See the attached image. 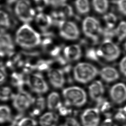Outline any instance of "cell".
Here are the masks:
<instances>
[{
  "label": "cell",
  "mask_w": 126,
  "mask_h": 126,
  "mask_svg": "<svg viewBox=\"0 0 126 126\" xmlns=\"http://www.w3.org/2000/svg\"><path fill=\"white\" fill-rule=\"evenodd\" d=\"M114 118L117 121L124 122L126 121V115L119 109L114 115Z\"/></svg>",
  "instance_id": "d590c367"
},
{
  "label": "cell",
  "mask_w": 126,
  "mask_h": 126,
  "mask_svg": "<svg viewBox=\"0 0 126 126\" xmlns=\"http://www.w3.org/2000/svg\"><path fill=\"white\" fill-rule=\"evenodd\" d=\"M35 20L38 27L43 30H45L49 28L53 22V19L51 16L42 13L38 14L35 17Z\"/></svg>",
  "instance_id": "e0dca14e"
},
{
  "label": "cell",
  "mask_w": 126,
  "mask_h": 126,
  "mask_svg": "<svg viewBox=\"0 0 126 126\" xmlns=\"http://www.w3.org/2000/svg\"><path fill=\"white\" fill-rule=\"evenodd\" d=\"M98 56L108 61H113L119 57L121 51L119 47L111 40L103 41L97 51Z\"/></svg>",
  "instance_id": "5b68a950"
},
{
  "label": "cell",
  "mask_w": 126,
  "mask_h": 126,
  "mask_svg": "<svg viewBox=\"0 0 126 126\" xmlns=\"http://www.w3.org/2000/svg\"><path fill=\"white\" fill-rule=\"evenodd\" d=\"M101 126H118L113 122L111 118H106L102 122Z\"/></svg>",
  "instance_id": "ab89813d"
},
{
  "label": "cell",
  "mask_w": 126,
  "mask_h": 126,
  "mask_svg": "<svg viewBox=\"0 0 126 126\" xmlns=\"http://www.w3.org/2000/svg\"><path fill=\"white\" fill-rule=\"evenodd\" d=\"M12 99L14 107L20 112H23L31 107L35 99L30 94L23 90L14 95Z\"/></svg>",
  "instance_id": "ba28073f"
},
{
  "label": "cell",
  "mask_w": 126,
  "mask_h": 126,
  "mask_svg": "<svg viewBox=\"0 0 126 126\" xmlns=\"http://www.w3.org/2000/svg\"><path fill=\"white\" fill-rule=\"evenodd\" d=\"M119 109L121 111H122L126 115V105L124 107H123V108H120Z\"/></svg>",
  "instance_id": "60d3db41"
},
{
  "label": "cell",
  "mask_w": 126,
  "mask_h": 126,
  "mask_svg": "<svg viewBox=\"0 0 126 126\" xmlns=\"http://www.w3.org/2000/svg\"><path fill=\"white\" fill-rule=\"evenodd\" d=\"M75 6L78 12L81 15L88 14L90 10L89 0H76Z\"/></svg>",
  "instance_id": "603a6c76"
},
{
  "label": "cell",
  "mask_w": 126,
  "mask_h": 126,
  "mask_svg": "<svg viewBox=\"0 0 126 126\" xmlns=\"http://www.w3.org/2000/svg\"><path fill=\"white\" fill-rule=\"evenodd\" d=\"M64 126H81L78 121L75 118L69 117L65 120Z\"/></svg>",
  "instance_id": "e575fe53"
},
{
  "label": "cell",
  "mask_w": 126,
  "mask_h": 126,
  "mask_svg": "<svg viewBox=\"0 0 126 126\" xmlns=\"http://www.w3.org/2000/svg\"><path fill=\"white\" fill-rule=\"evenodd\" d=\"M103 19L106 22L107 28L113 29L116 24L117 18L114 14L109 13L104 15Z\"/></svg>",
  "instance_id": "4316f807"
},
{
  "label": "cell",
  "mask_w": 126,
  "mask_h": 126,
  "mask_svg": "<svg viewBox=\"0 0 126 126\" xmlns=\"http://www.w3.org/2000/svg\"><path fill=\"white\" fill-rule=\"evenodd\" d=\"M16 0H7V3L10 4H11L12 3H14Z\"/></svg>",
  "instance_id": "b9f144b4"
},
{
  "label": "cell",
  "mask_w": 126,
  "mask_h": 126,
  "mask_svg": "<svg viewBox=\"0 0 126 126\" xmlns=\"http://www.w3.org/2000/svg\"><path fill=\"white\" fill-rule=\"evenodd\" d=\"M60 126H64V125H60Z\"/></svg>",
  "instance_id": "f6af8a7d"
},
{
  "label": "cell",
  "mask_w": 126,
  "mask_h": 126,
  "mask_svg": "<svg viewBox=\"0 0 126 126\" xmlns=\"http://www.w3.org/2000/svg\"><path fill=\"white\" fill-rule=\"evenodd\" d=\"M123 126H126V123H125V124L124 125H123Z\"/></svg>",
  "instance_id": "ee69618b"
},
{
  "label": "cell",
  "mask_w": 126,
  "mask_h": 126,
  "mask_svg": "<svg viewBox=\"0 0 126 126\" xmlns=\"http://www.w3.org/2000/svg\"><path fill=\"white\" fill-rule=\"evenodd\" d=\"M64 55L65 58L69 61H76L82 56V50L79 45L72 44L65 48Z\"/></svg>",
  "instance_id": "9a60e30c"
},
{
  "label": "cell",
  "mask_w": 126,
  "mask_h": 126,
  "mask_svg": "<svg viewBox=\"0 0 126 126\" xmlns=\"http://www.w3.org/2000/svg\"><path fill=\"white\" fill-rule=\"evenodd\" d=\"M59 30L60 36L65 39L74 41L80 36L79 27L75 22L70 21H60L59 22Z\"/></svg>",
  "instance_id": "52a82bcc"
},
{
  "label": "cell",
  "mask_w": 126,
  "mask_h": 126,
  "mask_svg": "<svg viewBox=\"0 0 126 126\" xmlns=\"http://www.w3.org/2000/svg\"><path fill=\"white\" fill-rule=\"evenodd\" d=\"M7 72L3 67L0 66V86L4 84L7 79Z\"/></svg>",
  "instance_id": "8d00e7d4"
},
{
  "label": "cell",
  "mask_w": 126,
  "mask_h": 126,
  "mask_svg": "<svg viewBox=\"0 0 126 126\" xmlns=\"http://www.w3.org/2000/svg\"><path fill=\"white\" fill-rule=\"evenodd\" d=\"M116 36L120 41L126 38V22L122 21L115 29Z\"/></svg>",
  "instance_id": "484cf974"
},
{
  "label": "cell",
  "mask_w": 126,
  "mask_h": 126,
  "mask_svg": "<svg viewBox=\"0 0 126 126\" xmlns=\"http://www.w3.org/2000/svg\"><path fill=\"white\" fill-rule=\"evenodd\" d=\"M115 4L121 14L126 16V0H116Z\"/></svg>",
  "instance_id": "4dcf8cb0"
},
{
  "label": "cell",
  "mask_w": 126,
  "mask_h": 126,
  "mask_svg": "<svg viewBox=\"0 0 126 126\" xmlns=\"http://www.w3.org/2000/svg\"><path fill=\"white\" fill-rule=\"evenodd\" d=\"M47 105L48 109L51 111L58 110L62 105L60 95L58 93L53 92L48 96Z\"/></svg>",
  "instance_id": "ac0fdd59"
},
{
  "label": "cell",
  "mask_w": 126,
  "mask_h": 126,
  "mask_svg": "<svg viewBox=\"0 0 126 126\" xmlns=\"http://www.w3.org/2000/svg\"><path fill=\"white\" fill-rule=\"evenodd\" d=\"M32 109L30 112V115L34 117L41 114L46 106V102L44 98L39 97L34 99V102L32 106Z\"/></svg>",
  "instance_id": "ffe728a7"
},
{
  "label": "cell",
  "mask_w": 126,
  "mask_h": 126,
  "mask_svg": "<svg viewBox=\"0 0 126 126\" xmlns=\"http://www.w3.org/2000/svg\"><path fill=\"white\" fill-rule=\"evenodd\" d=\"M83 126H98L100 122V111L97 108L86 109L80 117Z\"/></svg>",
  "instance_id": "30bf717a"
},
{
  "label": "cell",
  "mask_w": 126,
  "mask_h": 126,
  "mask_svg": "<svg viewBox=\"0 0 126 126\" xmlns=\"http://www.w3.org/2000/svg\"><path fill=\"white\" fill-rule=\"evenodd\" d=\"M97 108L99 111L102 112L107 118H111L112 115L111 112V105L108 101L102 98L97 102Z\"/></svg>",
  "instance_id": "44dd1931"
},
{
  "label": "cell",
  "mask_w": 126,
  "mask_h": 126,
  "mask_svg": "<svg viewBox=\"0 0 126 126\" xmlns=\"http://www.w3.org/2000/svg\"><path fill=\"white\" fill-rule=\"evenodd\" d=\"M49 3L54 7H60L65 3L66 0H48Z\"/></svg>",
  "instance_id": "74e56055"
},
{
  "label": "cell",
  "mask_w": 126,
  "mask_h": 126,
  "mask_svg": "<svg viewBox=\"0 0 126 126\" xmlns=\"http://www.w3.org/2000/svg\"><path fill=\"white\" fill-rule=\"evenodd\" d=\"M120 71L126 77V56L122 59L119 63Z\"/></svg>",
  "instance_id": "f35d334b"
},
{
  "label": "cell",
  "mask_w": 126,
  "mask_h": 126,
  "mask_svg": "<svg viewBox=\"0 0 126 126\" xmlns=\"http://www.w3.org/2000/svg\"><path fill=\"white\" fill-rule=\"evenodd\" d=\"M14 49V42L10 35L5 32H0V56H11Z\"/></svg>",
  "instance_id": "8fae6325"
},
{
  "label": "cell",
  "mask_w": 126,
  "mask_h": 126,
  "mask_svg": "<svg viewBox=\"0 0 126 126\" xmlns=\"http://www.w3.org/2000/svg\"><path fill=\"white\" fill-rule=\"evenodd\" d=\"M99 73L94 65L87 63H80L75 65L73 69L75 80L82 84H86L95 79Z\"/></svg>",
  "instance_id": "3957f363"
},
{
  "label": "cell",
  "mask_w": 126,
  "mask_h": 126,
  "mask_svg": "<svg viewBox=\"0 0 126 126\" xmlns=\"http://www.w3.org/2000/svg\"><path fill=\"white\" fill-rule=\"evenodd\" d=\"M70 106L67 105L65 104V106H63V105L58 109L59 111L60 114L62 116H68L71 114L72 113V110L70 108Z\"/></svg>",
  "instance_id": "1f68e13d"
},
{
  "label": "cell",
  "mask_w": 126,
  "mask_h": 126,
  "mask_svg": "<svg viewBox=\"0 0 126 126\" xmlns=\"http://www.w3.org/2000/svg\"><path fill=\"white\" fill-rule=\"evenodd\" d=\"M99 74L101 78L108 83L114 82L119 78L117 70L112 67H104L101 70Z\"/></svg>",
  "instance_id": "2e32d148"
},
{
  "label": "cell",
  "mask_w": 126,
  "mask_h": 126,
  "mask_svg": "<svg viewBox=\"0 0 126 126\" xmlns=\"http://www.w3.org/2000/svg\"><path fill=\"white\" fill-rule=\"evenodd\" d=\"M12 126V125H11V126Z\"/></svg>",
  "instance_id": "bcb514c9"
},
{
  "label": "cell",
  "mask_w": 126,
  "mask_h": 126,
  "mask_svg": "<svg viewBox=\"0 0 126 126\" xmlns=\"http://www.w3.org/2000/svg\"><path fill=\"white\" fill-rule=\"evenodd\" d=\"M13 95L12 90L9 87H3L0 88V101L8 100L11 98H13Z\"/></svg>",
  "instance_id": "83f0119b"
},
{
  "label": "cell",
  "mask_w": 126,
  "mask_h": 126,
  "mask_svg": "<svg viewBox=\"0 0 126 126\" xmlns=\"http://www.w3.org/2000/svg\"><path fill=\"white\" fill-rule=\"evenodd\" d=\"M89 94L91 99L97 102L103 98L104 86L99 80H95L90 84L88 88Z\"/></svg>",
  "instance_id": "5bb4252c"
},
{
  "label": "cell",
  "mask_w": 126,
  "mask_h": 126,
  "mask_svg": "<svg viewBox=\"0 0 126 126\" xmlns=\"http://www.w3.org/2000/svg\"><path fill=\"white\" fill-rule=\"evenodd\" d=\"M15 40L19 46L29 49L39 45L41 42V37L28 24H25L18 29Z\"/></svg>",
  "instance_id": "6da1fadb"
},
{
  "label": "cell",
  "mask_w": 126,
  "mask_h": 126,
  "mask_svg": "<svg viewBox=\"0 0 126 126\" xmlns=\"http://www.w3.org/2000/svg\"><path fill=\"white\" fill-rule=\"evenodd\" d=\"M63 95L65 104L70 106L80 107L87 102L86 93L80 87L72 86L66 88L63 90Z\"/></svg>",
  "instance_id": "7a4b0ae2"
},
{
  "label": "cell",
  "mask_w": 126,
  "mask_h": 126,
  "mask_svg": "<svg viewBox=\"0 0 126 126\" xmlns=\"http://www.w3.org/2000/svg\"><path fill=\"white\" fill-rule=\"evenodd\" d=\"M110 96L111 100L116 104L123 103L126 101V86L122 83L114 85L111 88Z\"/></svg>",
  "instance_id": "7c38bea8"
},
{
  "label": "cell",
  "mask_w": 126,
  "mask_h": 126,
  "mask_svg": "<svg viewBox=\"0 0 126 126\" xmlns=\"http://www.w3.org/2000/svg\"><path fill=\"white\" fill-rule=\"evenodd\" d=\"M59 116L52 112H47L41 117L39 124L41 126H56Z\"/></svg>",
  "instance_id": "d6986e66"
},
{
  "label": "cell",
  "mask_w": 126,
  "mask_h": 126,
  "mask_svg": "<svg viewBox=\"0 0 126 126\" xmlns=\"http://www.w3.org/2000/svg\"><path fill=\"white\" fill-rule=\"evenodd\" d=\"M22 78L18 74L14 73L12 75V84L15 86L19 87L22 84Z\"/></svg>",
  "instance_id": "836d02e7"
},
{
  "label": "cell",
  "mask_w": 126,
  "mask_h": 126,
  "mask_svg": "<svg viewBox=\"0 0 126 126\" xmlns=\"http://www.w3.org/2000/svg\"><path fill=\"white\" fill-rule=\"evenodd\" d=\"M92 4L94 10L98 14H105L109 8L108 0H93Z\"/></svg>",
  "instance_id": "7402d4cb"
},
{
  "label": "cell",
  "mask_w": 126,
  "mask_h": 126,
  "mask_svg": "<svg viewBox=\"0 0 126 126\" xmlns=\"http://www.w3.org/2000/svg\"><path fill=\"white\" fill-rule=\"evenodd\" d=\"M124 47H125V50H126V42L125 43V45H124Z\"/></svg>",
  "instance_id": "7bdbcfd3"
},
{
  "label": "cell",
  "mask_w": 126,
  "mask_h": 126,
  "mask_svg": "<svg viewBox=\"0 0 126 126\" xmlns=\"http://www.w3.org/2000/svg\"><path fill=\"white\" fill-rule=\"evenodd\" d=\"M47 75L49 82L53 87L61 88L64 85L65 75L61 70L57 68L50 69L49 70Z\"/></svg>",
  "instance_id": "4fadbf2b"
},
{
  "label": "cell",
  "mask_w": 126,
  "mask_h": 126,
  "mask_svg": "<svg viewBox=\"0 0 126 126\" xmlns=\"http://www.w3.org/2000/svg\"><path fill=\"white\" fill-rule=\"evenodd\" d=\"M60 10H58L62 14L65 19L71 17L73 15V11L72 7L65 3L60 7Z\"/></svg>",
  "instance_id": "f1b7e54d"
},
{
  "label": "cell",
  "mask_w": 126,
  "mask_h": 126,
  "mask_svg": "<svg viewBox=\"0 0 126 126\" xmlns=\"http://www.w3.org/2000/svg\"><path fill=\"white\" fill-rule=\"evenodd\" d=\"M38 123L34 118L23 117L19 121L17 126H37Z\"/></svg>",
  "instance_id": "f546056e"
},
{
  "label": "cell",
  "mask_w": 126,
  "mask_h": 126,
  "mask_svg": "<svg viewBox=\"0 0 126 126\" xmlns=\"http://www.w3.org/2000/svg\"><path fill=\"white\" fill-rule=\"evenodd\" d=\"M12 118L11 109L8 106H0V124L10 121Z\"/></svg>",
  "instance_id": "cb8c5ba5"
},
{
  "label": "cell",
  "mask_w": 126,
  "mask_h": 126,
  "mask_svg": "<svg viewBox=\"0 0 126 126\" xmlns=\"http://www.w3.org/2000/svg\"><path fill=\"white\" fill-rule=\"evenodd\" d=\"M11 22L8 14L3 11L0 10V31L5 32L10 29Z\"/></svg>",
  "instance_id": "d4e9b609"
},
{
  "label": "cell",
  "mask_w": 126,
  "mask_h": 126,
  "mask_svg": "<svg viewBox=\"0 0 126 126\" xmlns=\"http://www.w3.org/2000/svg\"><path fill=\"white\" fill-rule=\"evenodd\" d=\"M15 12L18 18L25 24L33 20L35 11L28 0H19L16 5Z\"/></svg>",
  "instance_id": "8992f818"
},
{
  "label": "cell",
  "mask_w": 126,
  "mask_h": 126,
  "mask_svg": "<svg viewBox=\"0 0 126 126\" xmlns=\"http://www.w3.org/2000/svg\"><path fill=\"white\" fill-rule=\"evenodd\" d=\"M26 82L31 90L36 94H44L48 90L47 83L39 74H30L26 78Z\"/></svg>",
  "instance_id": "9c48e42d"
},
{
  "label": "cell",
  "mask_w": 126,
  "mask_h": 126,
  "mask_svg": "<svg viewBox=\"0 0 126 126\" xmlns=\"http://www.w3.org/2000/svg\"><path fill=\"white\" fill-rule=\"evenodd\" d=\"M82 29L85 36L94 41H97L103 32L99 22L93 16H87L84 19Z\"/></svg>",
  "instance_id": "277c9868"
},
{
  "label": "cell",
  "mask_w": 126,
  "mask_h": 126,
  "mask_svg": "<svg viewBox=\"0 0 126 126\" xmlns=\"http://www.w3.org/2000/svg\"><path fill=\"white\" fill-rule=\"evenodd\" d=\"M37 9L39 11L43 10L49 4L48 0H34Z\"/></svg>",
  "instance_id": "d6a6232c"
}]
</instances>
